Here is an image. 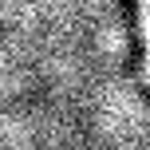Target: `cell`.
Instances as JSON below:
<instances>
[{"instance_id":"obj_1","label":"cell","mask_w":150,"mask_h":150,"mask_svg":"<svg viewBox=\"0 0 150 150\" xmlns=\"http://www.w3.org/2000/svg\"><path fill=\"white\" fill-rule=\"evenodd\" d=\"M134 24H138V44H142V71L150 83V0H134Z\"/></svg>"}]
</instances>
